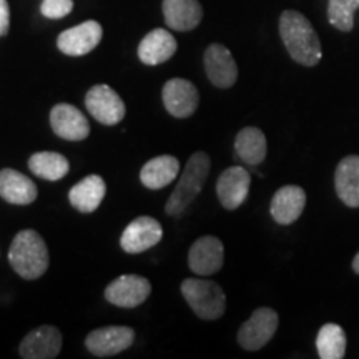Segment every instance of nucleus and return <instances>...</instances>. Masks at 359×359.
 <instances>
[{"label": "nucleus", "instance_id": "obj_15", "mask_svg": "<svg viewBox=\"0 0 359 359\" xmlns=\"http://www.w3.org/2000/svg\"><path fill=\"white\" fill-rule=\"evenodd\" d=\"M251 177L243 167H230L219 175L217 182V195L222 206L236 210L248 198Z\"/></svg>", "mask_w": 359, "mask_h": 359}, {"label": "nucleus", "instance_id": "obj_5", "mask_svg": "<svg viewBox=\"0 0 359 359\" xmlns=\"http://www.w3.org/2000/svg\"><path fill=\"white\" fill-rule=\"evenodd\" d=\"M280 318L271 308H258L238 331V343L246 351H258L273 339Z\"/></svg>", "mask_w": 359, "mask_h": 359}, {"label": "nucleus", "instance_id": "obj_7", "mask_svg": "<svg viewBox=\"0 0 359 359\" xmlns=\"http://www.w3.org/2000/svg\"><path fill=\"white\" fill-rule=\"evenodd\" d=\"M151 293V285L147 278L138 275H123L111 281L105 290L107 302L118 308H137Z\"/></svg>", "mask_w": 359, "mask_h": 359}, {"label": "nucleus", "instance_id": "obj_29", "mask_svg": "<svg viewBox=\"0 0 359 359\" xmlns=\"http://www.w3.org/2000/svg\"><path fill=\"white\" fill-rule=\"evenodd\" d=\"M11 29V8L7 0H0V35H7Z\"/></svg>", "mask_w": 359, "mask_h": 359}, {"label": "nucleus", "instance_id": "obj_6", "mask_svg": "<svg viewBox=\"0 0 359 359\" xmlns=\"http://www.w3.org/2000/svg\"><path fill=\"white\" fill-rule=\"evenodd\" d=\"M88 114L103 125H116L125 118V103L118 93L109 85H95L85 97Z\"/></svg>", "mask_w": 359, "mask_h": 359}, {"label": "nucleus", "instance_id": "obj_23", "mask_svg": "<svg viewBox=\"0 0 359 359\" xmlns=\"http://www.w3.org/2000/svg\"><path fill=\"white\" fill-rule=\"evenodd\" d=\"M180 161L172 155H161L156 158L147 161L145 167L140 172L142 183L150 190H160L165 188L178 177Z\"/></svg>", "mask_w": 359, "mask_h": 359}, {"label": "nucleus", "instance_id": "obj_22", "mask_svg": "<svg viewBox=\"0 0 359 359\" xmlns=\"http://www.w3.org/2000/svg\"><path fill=\"white\" fill-rule=\"evenodd\" d=\"M105 182L98 175H88L82 182L72 188L69 193V200L75 210L80 213H92L100 206L105 198Z\"/></svg>", "mask_w": 359, "mask_h": 359}, {"label": "nucleus", "instance_id": "obj_24", "mask_svg": "<svg viewBox=\"0 0 359 359\" xmlns=\"http://www.w3.org/2000/svg\"><path fill=\"white\" fill-rule=\"evenodd\" d=\"M235 151L238 158L245 161L246 165H251V167L262 165L268 151L266 137L257 127H246L236 135Z\"/></svg>", "mask_w": 359, "mask_h": 359}, {"label": "nucleus", "instance_id": "obj_30", "mask_svg": "<svg viewBox=\"0 0 359 359\" xmlns=\"http://www.w3.org/2000/svg\"><path fill=\"white\" fill-rule=\"evenodd\" d=\"M353 269H354V273H358L359 275V253L353 259Z\"/></svg>", "mask_w": 359, "mask_h": 359}, {"label": "nucleus", "instance_id": "obj_28", "mask_svg": "<svg viewBox=\"0 0 359 359\" xmlns=\"http://www.w3.org/2000/svg\"><path fill=\"white\" fill-rule=\"evenodd\" d=\"M74 8V2L72 0H42L40 6V12L47 19H64L69 15Z\"/></svg>", "mask_w": 359, "mask_h": 359}, {"label": "nucleus", "instance_id": "obj_19", "mask_svg": "<svg viewBox=\"0 0 359 359\" xmlns=\"http://www.w3.org/2000/svg\"><path fill=\"white\" fill-rule=\"evenodd\" d=\"M177 47V40L168 30L155 29L138 45V58L145 65H160L175 55Z\"/></svg>", "mask_w": 359, "mask_h": 359}, {"label": "nucleus", "instance_id": "obj_20", "mask_svg": "<svg viewBox=\"0 0 359 359\" xmlns=\"http://www.w3.org/2000/svg\"><path fill=\"white\" fill-rule=\"evenodd\" d=\"M37 187L25 175L12 168L0 172V196L12 205H30L37 200Z\"/></svg>", "mask_w": 359, "mask_h": 359}, {"label": "nucleus", "instance_id": "obj_10", "mask_svg": "<svg viewBox=\"0 0 359 359\" xmlns=\"http://www.w3.org/2000/svg\"><path fill=\"white\" fill-rule=\"evenodd\" d=\"M163 105L170 115L177 118H188L195 114L200 103V93L195 85L185 79H172L165 83Z\"/></svg>", "mask_w": 359, "mask_h": 359}, {"label": "nucleus", "instance_id": "obj_18", "mask_svg": "<svg viewBox=\"0 0 359 359\" xmlns=\"http://www.w3.org/2000/svg\"><path fill=\"white\" fill-rule=\"evenodd\" d=\"M163 17L168 29L190 32L200 25L203 8L198 0H163Z\"/></svg>", "mask_w": 359, "mask_h": 359}, {"label": "nucleus", "instance_id": "obj_13", "mask_svg": "<svg viewBox=\"0 0 359 359\" xmlns=\"http://www.w3.org/2000/svg\"><path fill=\"white\" fill-rule=\"evenodd\" d=\"M205 70L208 80L218 88H230L238 80V67L231 52L222 43H212L205 50Z\"/></svg>", "mask_w": 359, "mask_h": 359}, {"label": "nucleus", "instance_id": "obj_21", "mask_svg": "<svg viewBox=\"0 0 359 359\" xmlns=\"http://www.w3.org/2000/svg\"><path fill=\"white\" fill-rule=\"evenodd\" d=\"M334 188L339 200L349 208H359V156L348 155L334 173Z\"/></svg>", "mask_w": 359, "mask_h": 359}, {"label": "nucleus", "instance_id": "obj_4", "mask_svg": "<svg viewBox=\"0 0 359 359\" xmlns=\"http://www.w3.org/2000/svg\"><path fill=\"white\" fill-rule=\"evenodd\" d=\"M182 294L185 296L193 313L201 320H218L226 309V296L222 286L215 281L188 278L182 283Z\"/></svg>", "mask_w": 359, "mask_h": 359}, {"label": "nucleus", "instance_id": "obj_27", "mask_svg": "<svg viewBox=\"0 0 359 359\" xmlns=\"http://www.w3.org/2000/svg\"><path fill=\"white\" fill-rule=\"evenodd\" d=\"M359 8V0H330L327 20L339 32H351L354 27V12Z\"/></svg>", "mask_w": 359, "mask_h": 359}, {"label": "nucleus", "instance_id": "obj_26", "mask_svg": "<svg viewBox=\"0 0 359 359\" xmlns=\"http://www.w3.org/2000/svg\"><path fill=\"white\" fill-rule=\"evenodd\" d=\"M346 333L336 323H326L316 336L318 356L321 359H343L346 356Z\"/></svg>", "mask_w": 359, "mask_h": 359}, {"label": "nucleus", "instance_id": "obj_3", "mask_svg": "<svg viewBox=\"0 0 359 359\" xmlns=\"http://www.w3.org/2000/svg\"><path fill=\"white\" fill-rule=\"evenodd\" d=\"M210 156L205 151H196L187 161V167L183 170L182 178L178 180V185L175 188L172 196L167 201L165 212L170 217H178L193 203V200L203 190L206 180L210 175Z\"/></svg>", "mask_w": 359, "mask_h": 359}, {"label": "nucleus", "instance_id": "obj_2", "mask_svg": "<svg viewBox=\"0 0 359 359\" xmlns=\"http://www.w3.org/2000/svg\"><path fill=\"white\" fill-rule=\"evenodd\" d=\"M8 262L24 280H37L47 271L48 248L35 230H24L13 238L8 250Z\"/></svg>", "mask_w": 359, "mask_h": 359}, {"label": "nucleus", "instance_id": "obj_1", "mask_svg": "<svg viewBox=\"0 0 359 359\" xmlns=\"http://www.w3.org/2000/svg\"><path fill=\"white\" fill-rule=\"evenodd\" d=\"M280 35L296 64L304 67L320 64L323 57L320 37L303 13L296 11L283 12L280 17Z\"/></svg>", "mask_w": 359, "mask_h": 359}, {"label": "nucleus", "instance_id": "obj_11", "mask_svg": "<svg viewBox=\"0 0 359 359\" xmlns=\"http://www.w3.org/2000/svg\"><path fill=\"white\" fill-rule=\"evenodd\" d=\"M161 236H163V228L155 218L138 217L125 228L120 245L127 253L137 255L158 245Z\"/></svg>", "mask_w": 359, "mask_h": 359}, {"label": "nucleus", "instance_id": "obj_9", "mask_svg": "<svg viewBox=\"0 0 359 359\" xmlns=\"http://www.w3.org/2000/svg\"><path fill=\"white\" fill-rule=\"evenodd\" d=\"M102 37V25L95 20H87L58 35L57 47L65 55L82 57L92 52L100 43Z\"/></svg>", "mask_w": 359, "mask_h": 359}, {"label": "nucleus", "instance_id": "obj_14", "mask_svg": "<svg viewBox=\"0 0 359 359\" xmlns=\"http://www.w3.org/2000/svg\"><path fill=\"white\" fill-rule=\"evenodd\" d=\"M50 125L57 137L70 142H80L90 135L87 116L77 107L58 103L50 111Z\"/></svg>", "mask_w": 359, "mask_h": 359}, {"label": "nucleus", "instance_id": "obj_25", "mask_svg": "<svg viewBox=\"0 0 359 359\" xmlns=\"http://www.w3.org/2000/svg\"><path fill=\"white\" fill-rule=\"evenodd\" d=\"M29 168L35 177L57 182L69 173L70 165L64 155L55 154V151H39L30 156Z\"/></svg>", "mask_w": 359, "mask_h": 359}, {"label": "nucleus", "instance_id": "obj_12", "mask_svg": "<svg viewBox=\"0 0 359 359\" xmlns=\"http://www.w3.org/2000/svg\"><path fill=\"white\" fill-rule=\"evenodd\" d=\"M224 248L217 236H201L191 245L188 264L195 275L210 276L223 268Z\"/></svg>", "mask_w": 359, "mask_h": 359}, {"label": "nucleus", "instance_id": "obj_31", "mask_svg": "<svg viewBox=\"0 0 359 359\" xmlns=\"http://www.w3.org/2000/svg\"><path fill=\"white\" fill-rule=\"evenodd\" d=\"M0 37H2V35H0Z\"/></svg>", "mask_w": 359, "mask_h": 359}, {"label": "nucleus", "instance_id": "obj_8", "mask_svg": "<svg viewBox=\"0 0 359 359\" xmlns=\"http://www.w3.org/2000/svg\"><path fill=\"white\" fill-rule=\"evenodd\" d=\"M135 331L128 326H107L92 331L85 339V346L98 358H109L125 351L133 344Z\"/></svg>", "mask_w": 359, "mask_h": 359}, {"label": "nucleus", "instance_id": "obj_16", "mask_svg": "<svg viewBox=\"0 0 359 359\" xmlns=\"http://www.w3.org/2000/svg\"><path fill=\"white\" fill-rule=\"evenodd\" d=\"M62 349V333L55 326H40L22 341L19 353L24 359H52Z\"/></svg>", "mask_w": 359, "mask_h": 359}, {"label": "nucleus", "instance_id": "obj_17", "mask_svg": "<svg viewBox=\"0 0 359 359\" xmlns=\"http://www.w3.org/2000/svg\"><path fill=\"white\" fill-rule=\"evenodd\" d=\"M304 206H306V193L303 188L286 185L275 193L269 212L278 224H291L302 217Z\"/></svg>", "mask_w": 359, "mask_h": 359}]
</instances>
